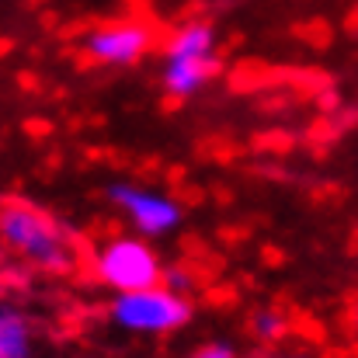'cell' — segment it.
<instances>
[{
    "mask_svg": "<svg viewBox=\"0 0 358 358\" xmlns=\"http://www.w3.org/2000/svg\"><path fill=\"white\" fill-rule=\"evenodd\" d=\"M0 243L38 271H66L77 257L70 230L31 202L0 206Z\"/></svg>",
    "mask_w": 358,
    "mask_h": 358,
    "instance_id": "6da1fadb",
    "label": "cell"
},
{
    "mask_svg": "<svg viewBox=\"0 0 358 358\" xmlns=\"http://www.w3.org/2000/svg\"><path fill=\"white\" fill-rule=\"evenodd\" d=\"M220 73V38L209 21L181 24L164 45L160 84L171 98H195Z\"/></svg>",
    "mask_w": 358,
    "mask_h": 358,
    "instance_id": "7a4b0ae2",
    "label": "cell"
},
{
    "mask_svg": "<svg viewBox=\"0 0 358 358\" xmlns=\"http://www.w3.org/2000/svg\"><path fill=\"white\" fill-rule=\"evenodd\" d=\"M108 320L136 338H164L181 331L192 320V299L185 292L160 285L136 289V292H119L108 303Z\"/></svg>",
    "mask_w": 358,
    "mask_h": 358,
    "instance_id": "3957f363",
    "label": "cell"
},
{
    "mask_svg": "<svg viewBox=\"0 0 358 358\" xmlns=\"http://www.w3.org/2000/svg\"><path fill=\"white\" fill-rule=\"evenodd\" d=\"M164 261L160 254L150 247V240L139 237V234H122V237H108L101 240L91 254V271L94 278L112 289L115 296L119 292H136V289H150V285H160L164 278Z\"/></svg>",
    "mask_w": 358,
    "mask_h": 358,
    "instance_id": "277c9868",
    "label": "cell"
},
{
    "mask_svg": "<svg viewBox=\"0 0 358 358\" xmlns=\"http://www.w3.org/2000/svg\"><path fill=\"white\" fill-rule=\"evenodd\" d=\"M108 202L125 216V223L146 240L157 237H171L181 220H185V209L174 195L160 192V188H150V185H136V181H108L105 188Z\"/></svg>",
    "mask_w": 358,
    "mask_h": 358,
    "instance_id": "5b68a950",
    "label": "cell"
},
{
    "mask_svg": "<svg viewBox=\"0 0 358 358\" xmlns=\"http://www.w3.org/2000/svg\"><path fill=\"white\" fill-rule=\"evenodd\" d=\"M84 56L98 66H132L153 49V28L139 17H119L91 28L80 42Z\"/></svg>",
    "mask_w": 358,
    "mask_h": 358,
    "instance_id": "8992f818",
    "label": "cell"
},
{
    "mask_svg": "<svg viewBox=\"0 0 358 358\" xmlns=\"http://www.w3.org/2000/svg\"><path fill=\"white\" fill-rule=\"evenodd\" d=\"M38 355V331L28 310L10 299H0V358H35Z\"/></svg>",
    "mask_w": 358,
    "mask_h": 358,
    "instance_id": "52a82bcc",
    "label": "cell"
},
{
    "mask_svg": "<svg viewBox=\"0 0 358 358\" xmlns=\"http://www.w3.org/2000/svg\"><path fill=\"white\" fill-rule=\"evenodd\" d=\"M282 331H285V320H282V313H275V310H257L254 317H250V334L257 338V341H278L282 338Z\"/></svg>",
    "mask_w": 358,
    "mask_h": 358,
    "instance_id": "ba28073f",
    "label": "cell"
},
{
    "mask_svg": "<svg viewBox=\"0 0 358 358\" xmlns=\"http://www.w3.org/2000/svg\"><path fill=\"white\" fill-rule=\"evenodd\" d=\"M160 282H164L167 289H174V292H185V296H188V289L195 285V275H192L185 264H167Z\"/></svg>",
    "mask_w": 358,
    "mask_h": 358,
    "instance_id": "9c48e42d",
    "label": "cell"
},
{
    "mask_svg": "<svg viewBox=\"0 0 358 358\" xmlns=\"http://www.w3.org/2000/svg\"><path fill=\"white\" fill-rule=\"evenodd\" d=\"M188 358H240V352L230 341H202L199 348H192Z\"/></svg>",
    "mask_w": 358,
    "mask_h": 358,
    "instance_id": "30bf717a",
    "label": "cell"
},
{
    "mask_svg": "<svg viewBox=\"0 0 358 358\" xmlns=\"http://www.w3.org/2000/svg\"><path fill=\"white\" fill-rule=\"evenodd\" d=\"M275 358H320V355L310 352V348H285V352H278Z\"/></svg>",
    "mask_w": 358,
    "mask_h": 358,
    "instance_id": "8fae6325",
    "label": "cell"
},
{
    "mask_svg": "<svg viewBox=\"0 0 358 358\" xmlns=\"http://www.w3.org/2000/svg\"><path fill=\"white\" fill-rule=\"evenodd\" d=\"M352 334L358 338V303H355V310H352Z\"/></svg>",
    "mask_w": 358,
    "mask_h": 358,
    "instance_id": "7c38bea8",
    "label": "cell"
}]
</instances>
